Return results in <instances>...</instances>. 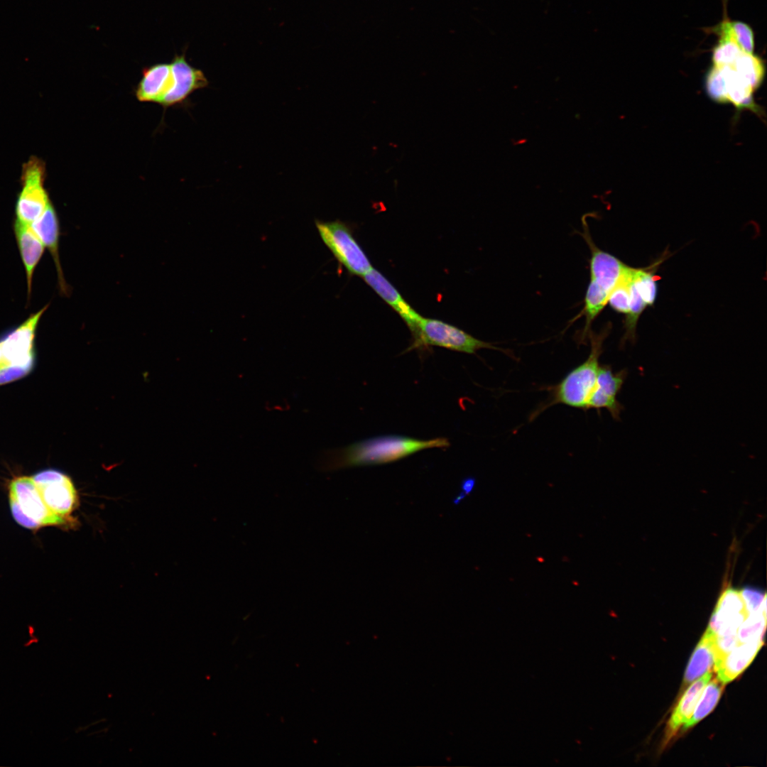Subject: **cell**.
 I'll list each match as a JSON object with an SVG mask.
<instances>
[{
  "label": "cell",
  "instance_id": "5bb4252c",
  "mask_svg": "<svg viewBox=\"0 0 767 767\" xmlns=\"http://www.w3.org/2000/svg\"><path fill=\"white\" fill-rule=\"evenodd\" d=\"M31 228L50 253L57 269L58 281L62 294L69 293L59 257L60 224L56 211L51 202L41 215L31 224Z\"/></svg>",
  "mask_w": 767,
  "mask_h": 767
},
{
  "label": "cell",
  "instance_id": "603a6c76",
  "mask_svg": "<svg viewBox=\"0 0 767 767\" xmlns=\"http://www.w3.org/2000/svg\"><path fill=\"white\" fill-rule=\"evenodd\" d=\"M712 29L719 36H727L734 40L744 52L754 53V33L746 23L725 18Z\"/></svg>",
  "mask_w": 767,
  "mask_h": 767
},
{
  "label": "cell",
  "instance_id": "cb8c5ba5",
  "mask_svg": "<svg viewBox=\"0 0 767 767\" xmlns=\"http://www.w3.org/2000/svg\"><path fill=\"white\" fill-rule=\"evenodd\" d=\"M731 65L754 90L761 85L765 75V66L760 57L743 51Z\"/></svg>",
  "mask_w": 767,
  "mask_h": 767
},
{
  "label": "cell",
  "instance_id": "8992f818",
  "mask_svg": "<svg viewBox=\"0 0 767 767\" xmlns=\"http://www.w3.org/2000/svg\"><path fill=\"white\" fill-rule=\"evenodd\" d=\"M22 188L16 205V219L31 224L50 202L44 187L45 165L37 158H30L23 166Z\"/></svg>",
  "mask_w": 767,
  "mask_h": 767
},
{
  "label": "cell",
  "instance_id": "9a60e30c",
  "mask_svg": "<svg viewBox=\"0 0 767 767\" xmlns=\"http://www.w3.org/2000/svg\"><path fill=\"white\" fill-rule=\"evenodd\" d=\"M171 84L170 63H157L143 69L135 96L141 102L159 104Z\"/></svg>",
  "mask_w": 767,
  "mask_h": 767
},
{
  "label": "cell",
  "instance_id": "ac0fdd59",
  "mask_svg": "<svg viewBox=\"0 0 767 767\" xmlns=\"http://www.w3.org/2000/svg\"><path fill=\"white\" fill-rule=\"evenodd\" d=\"M716 660L715 635L707 629L687 664L684 675L685 683H690L707 672L711 671Z\"/></svg>",
  "mask_w": 767,
  "mask_h": 767
},
{
  "label": "cell",
  "instance_id": "4fadbf2b",
  "mask_svg": "<svg viewBox=\"0 0 767 767\" xmlns=\"http://www.w3.org/2000/svg\"><path fill=\"white\" fill-rule=\"evenodd\" d=\"M362 278L400 315L413 334L422 316L409 305L392 283L374 268L364 274Z\"/></svg>",
  "mask_w": 767,
  "mask_h": 767
},
{
  "label": "cell",
  "instance_id": "9c48e42d",
  "mask_svg": "<svg viewBox=\"0 0 767 767\" xmlns=\"http://www.w3.org/2000/svg\"><path fill=\"white\" fill-rule=\"evenodd\" d=\"M750 613L741 588L727 583L720 593L707 629L715 636L736 633L738 628Z\"/></svg>",
  "mask_w": 767,
  "mask_h": 767
},
{
  "label": "cell",
  "instance_id": "44dd1931",
  "mask_svg": "<svg viewBox=\"0 0 767 767\" xmlns=\"http://www.w3.org/2000/svg\"><path fill=\"white\" fill-rule=\"evenodd\" d=\"M727 77V100L736 108L755 109L753 99L754 89L739 75L732 65H724Z\"/></svg>",
  "mask_w": 767,
  "mask_h": 767
},
{
  "label": "cell",
  "instance_id": "52a82bcc",
  "mask_svg": "<svg viewBox=\"0 0 767 767\" xmlns=\"http://www.w3.org/2000/svg\"><path fill=\"white\" fill-rule=\"evenodd\" d=\"M32 477L48 508L68 520L78 504L72 479L65 473L51 469L40 471Z\"/></svg>",
  "mask_w": 767,
  "mask_h": 767
},
{
  "label": "cell",
  "instance_id": "f546056e",
  "mask_svg": "<svg viewBox=\"0 0 767 767\" xmlns=\"http://www.w3.org/2000/svg\"><path fill=\"white\" fill-rule=\"evenodd\" d=\"M475 484V480L473 478L465 479L462 482V488L464 491L463 494L465 495L469 494L473 489Z\"/></svg>",
  "mask_w": 767,
  "mask_h": 767
},
{
  "label": "cell",
  "instance_id": "ba28073f",
  "mask_svg": "<svg viewBox=\"0 0 767 767\" xmlns=\"http://www.w3.org/2000/svg\"><path fill=\"white\" fill-rule=\"evenodd\" d=\"M47 306L30 316L0 341L1 363L32 369L38 323Z\"/></svg>",
  "mask_w": 767,
  "mask_h": 767
},
{
  "label": "cell",
  "instance_id": "f1b7e54d",
  "mask_svg": "<svg viewBox=\"0 0 767 767\" xmlns=\"http://www.w3.org/2000/svg\"><path fill=\"white\" fill-rule=\"evenodd\" d=\"M742 52L734 40L727 36H719L717 44L712 50L713 65H731Z\"/></svg>",
  "mask_w": 767,
  "mask_h": 767
},
{
  "label": "cell",
  "instance_id": "6da1fadb",
  "mask_svg": "<svg viewBox=\"0 0 767 767\" xmlns=\"http://www.w3.org/2000/svg\"><path fill=\"white\" fill-rule=\"evenodd\" d=\"M447 438L418 440L401 435H382L362 440L344 448L325 452L320 460L323 469L385 464L430 448H446Z\"/></svg>",
  "mask_w": 767,
  "mask_h": 767
},
{
  "label": "cell",
  "instance_id": "d6986e66",
  "mask_svg": "<svg viewBox=\"0 0 767 767\" xmlns=\"http://www.w3.org/2000/svg\"><path fill=\"white\" fill-rule=\"evenodd\" d=\"M712 676L711 671L707 672L700 679L695 681L684 692L673 710L667 727V739L674 735L682 724H684L692 716L697 702L705 687Z\"/></svg>",
  "mask_w": 767,
  "mask_h": 767
},
{
  "label": "cell",
  "instance_id": "83f0119b",
  "mask_svg": "<svg viewBox=\"0 0 767 767\" xmlns=\"http://www.w3.org/2000/svg\"><path fill=\"white\" fill-rule=\"evenodd\" d=\"M631 284L646 305H652L654 303L657 285L652 273L643 269L633 268Z\"/></svg>",
  "mask_w": 767,
  "mask_h": 767
},
{
  "label": "cell",
  "instance_id": "ffe728a7",
  "mask_svg": "<svg viewBox=\"0 0 767 767\" xmlns=\"http://www.w3.org/2000/svg\"><path fill=\"white\" fill-rule=\"evenodd\" d=\"M609 293L593 281L590 280L584 297L582 310L572 321L584 315L585 325L579 335V342H582L588 337L591 332V325L595 318L608 303Z\"/></svg>",
  "mask_w": 767,
  "mask_h": 767
},
{
  "label": "cell",
  "instance_id": "d4e9b609",
  "mask_svg": "<svg viewBox=\"0 0 767 767\" xmlns=\"http://www.w3.org/2000/svg\"><path fill=\"white\" fill-rule=\"evenodd\" d=\"M766 627V609L750 613L737 629L739 643L763 640Z\"/></svg>",
  "mask_w": 767,
  "mask_h": 767
},
{
  "label": "cell",
  "instance_id": "7c38bea8",
  "mask_svg": "<svg viewBox=\"0 0 767 767\" xmlns=\"http://www.w3.org/2000/svg\"><path fill=\"white\" fill-rule=\"evenodd\" d=\"M626 376V369L614 373L611 366L600 365L595 387L587 401L586 410L606 408L614 420H620L624 406L617 401L616 396Z\"/></svg>",
  "mask_w": 767,
  "mask_h": 767
},
{
  "label": "cell",
  "instance_id": "5b68a950",
  "mask_svg": "<svg viewBox=\"0 0 767 767\" xmlns=\"http://www.w3.org/2000/svg\"><path fill=\"white\" fill-rule=\"evenodd\" d=\"M315 224L325 245L349 273L362 278L373 268L346 223L339 220H315Z\"/></svg>",
  "mask_w": 767,
  "mask_h": 767
},
{
  "label": "cell",
  "instance_id": "277c9868",
  "mask_svg": "<svg viewBox=\"0 0 767 767\" xmlns=\"http://www.w3.org/2000/svg\"><path fill=\"white\" fill-rule=\"evenodd\" d=\"M413 343L408 349L436 346L467 354H474L481 349L502 351L489 342L475 338L462 330L445 322L422 317L415 332L412 334Z\"/></svg>",
  "mask_w": 767,
  "mask_h": 767
},
{
  "label": "cell",
  "instance_id": "30bf717a",
  "mask_svg": "<svg viewBox=\"0 0 767 767\" xmlns=\"http://www.w3.org/2000/svg\"><path fill=\"white\" fill-rule=\"evenodd\" d=\"M172 84L159 103L169 107L185 102L195 91L209 85L204 72L190 65L185 54L175 55L171 63Z\"/></svg>",
  "mask_w": 767,
  "mask_h": 767
},
{
  "label": "cell",
  "instance_id": "7402d4cb",
  "mask_svg": "<svg viewBox=\"0 0 767 767\" xmlns=\"http://www.w3.org/2000/svg\"><path fill=\"white\" fill-rule=\"evenodd\" d=\"M724 685L717 678L705 685L690 718L683 724L684 729L694 726L716 707L723 690Z\"/></svg>",
  "mask_w": 767,
  "mask_h": 767
},
{
  "label": "cell",
  "instance_id": "484cf974",
  "mask_svg": "<svg viewBox=\"0 0 767 767\" xmlns=\"http://www.w3.org/2000/svg\"><path fill=\"white\" fill-rule=\"evenodd\" d=\"M633 268L629 267L609 293L608 303L616 312L628 315L630 308V285Z\"/></svg>",
  "mask_w": 767,
  "mask_h": 767
},
{
  "label": "cell",
  "instance_id": "4316f807",
  "mask_svg": "<svg viewBox=\"0 0 767 767\" xmlns=\"http://www.w3.org/2000/svg\"><path fill=\"white\" fill-rule=\"evenodd\" d=\"M727 77L724 66L713 65L709 70L705 81L708 96L718 103H728Z\"/></svg>",
  "mask_w": 767,
  "mask_h": 767
},
{
  "label": "cell",
  "instance_id": "7a4b0ae2",
  "mask_svg": "<svg viewBox=\"0 0 767 767\" xmlns=\"http://www.w3.org/2000/svg\"><path fill=\"white\" fill-rule=\"evenodd\" d=\"M609 330L610 325H607L599 333L590 332L588 337L590 339L591 350L587 359L572 370L558 384L550 387L551 396L549 401L531 415L533 418L546 408L560 403L586 410L587 401L595 387L603 343Z\"/></svg>",
  "mask_w": 767,
  "mask_h": 767
},
{
  "label": "cell",
  "instance_id": "8fae6325",
  "mask_svg": "<svg viewBox=\"0 0 767 767\" xmlns=\"http://www.w3.org/2000/svg\"><path fill=\"white\" fill-rule=\"evenodd\" d=\"M583 231L581 233L587 244L591 257L589 260L590 280L595 282L609 295L630 266H626L614 256L600 249L592 240L589 226L584 217L582 218Z\"/></svg>",
  "mask_w": 767,
  "mask_h": 767
},
{
  "label": "cell",
  "instance_id": "2e32d148",
  "mask_svg": "<svg viewBox=\"0 0 767 767\" xmlns=\"http://www.w3.org/2000/svg\"><path fill=\"white\" fill-rule=\"evenodd\" d=\"M763 644V640L740 643L714 668L717 679L727 683L740 675L752 662Z\"/></svg>",
  "mask_w": 767,
  "mask_h": 767
},
{
  "label": "cell",
  "instance_id": "3957f363",
  "mask_svg": "<svg viewBox=\"0 0 767 767\" xmlns=\"http://www.w3.org/2000/svg\"><path fill=\"white\" fill-rule=\"evenodd\" d=\"M11 514L22 527L36 530L44 526H62L68 520L53 512L43 499L31 477H17L9 485Z\"/></svg>",
  "mask_w": 767,
  "mask_h": 767
},
{
  "label": "cell",
  "instance_id": "e0dca14e",
  "mask_svg": "<svg viewBox=\"0 0 767 767\" xmlns=\"http://www.w3.org/2000/svg\"><path fill=\"white\" fill-rule=\"evenodd\" d=\"M14 233L24 265L28 295L31 290L34 271L44 251V245L30 224L18 220L14 223Z\"/></svg>",
  "mask_w": 767,
  "mask_h": 767
},
{
  "label": "cell",
  "instance_id": "4dcf8cb0",
  "mask_svg": "<svg viewBox=\"0 0 767 767\" xmlns=\"http://www.w3.org/2000/svg\"><path fill=\"white\" fill-rule=\"evenodd\" d=\"M1 366H2V364H1V363H0V367H1Z\"/></svg>",
  "mask_w": 767,
  "mask_h": 767
}]
</instances>
